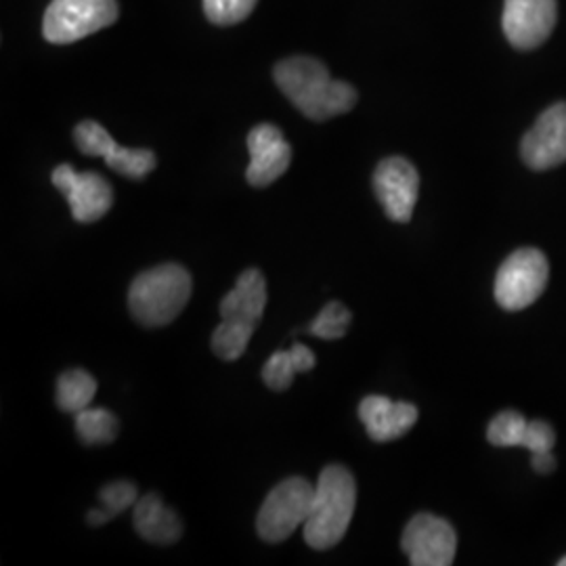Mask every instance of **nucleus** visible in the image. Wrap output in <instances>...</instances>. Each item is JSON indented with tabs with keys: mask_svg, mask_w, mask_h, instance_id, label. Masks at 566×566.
<instances>
[{
	"mask_svg": "<svg viewBox=\"0 0 566 566\" xmlns=\"http://www.w3.org/2000/svg\"><path fill=\"white\" fill-rule=\"evenodd\" d=\"M547 280L549 264L542 250H516L495 275V301L506 311H523L544 294Z\"/></svg>",
	"mask_w": 566,
	"mask_h": 566,
	"instance_id": "obj_5",
	"label": "nucleus"
},
{
	"mask_svg": "<svg viewBox=\"0 0 566 566\" xmlns=\"http://www.w3.org/2000/svg\"><path fill=\"white\" fill-rule=\"evenodd\" d=\"M357 506V483L344 465H325L304 523V542L313 549H329L343 542Z\"/></svg>",
	"mask_w": 566,
	"mask_h": 566,
	"instance_id": "obj_2",
	"label": "nucleus"
},
{
	"mask_svg": "<svg viewBox=\"0 0 566 566\" xmlns=\"http://www.w3.org/2000/svg\"><path fill=\"white\" fill-rule=\"evenodd\" d=\"M74 142L84 156H95L103 160L118 149L116 139L103 128L99 122L95 120L81 122L74 130Z\"/></svg>",
	"mask_w": 566,
	"mask_h": 566,
	"instance_id": "obj_21",
	"label": "nucleus"
},
{
	"mask_svg": "<svg viewBox=\"0 0 566 566\" xmlns=\"http://www.w3.org/2000/svg\"><path fill=\"white\" fill-rule=\"evenodd\" d=\"M105 164L122 177L139 181L156 168V156L151 149H130L118 145V149L105 158Z\"/></svg>",
	"mask_w": 566,
	"mask_h": 566,
	"instance_id": "obj_20",
	"label": "nucleus"
},
{
	"mask_svg": "<svg viewBox=\"0 0 566 566\" xmlns=\"http://www.w3.org/2000/svg\"><path fill=\"white\" fill-rule=\"evenodd\" d=\"M528 168L547 170L566 163V103L547 107L521 143Z\"/></svg>",
	"mask_w": 566,
	"mask_h": 566,
	"instance_id": "obj_11",
	"label": "nucleus"
},
{
	"mask_svg": "<svg viewBox=\"0 0 566 566\" xmlns=\"http://www.w3.org/2000/svg\"><path fill=\"white\" fill-rule=\"evenodd\" d=\"M315 486L303 479L292 476L275 486L259 512L256 531L266 544H282L298 526H304Z\"/></svg>",
	"mask_w": 566,
	"mask_h": 566,
	"instance_id": "obj_6",
	"label": "nucleus"
},
{
	"mask_svg": "<svg viewBox=\"0 0 566 566\" xmlns=\"http://www.w3.org/2000/svg\"><path fill=\"white\" fill-rule=\"evenodd\" d=\"M558 566H566V556L565 558H560V560H558Z\"/></svg>",
	"mask_w": 566,
	"mask_h": 566,
	"instance_id": "obj_28",
	"label": "nucleus"
},
{
	"mask_svg": "<svg viewBox=\"0 0 566 566\" xmlns=\"http://www.w3.org/2000/svg\"><path fill=\"white\" fill-rule=\"evenodd\" d=\"M531 465H533V470H535L537 474H552V472L556 470V458L552 455V451H547V453H535V455L531 458Z\"/></svg>",
	"mask_w": 566,
	"mask_h": 566,
	"instance_id": "obj_27",
	"label": "nucleus"
},
{
	"mask_svg": "<svg viewBox=\"0 0 566 566\" xmlns=\"http://www.w3.org/2000/svg\"><path fill=\"white\" fill-rule=\"evenodd\" d=\"M273 78L283 95L308 120L324 122L350 112L357 91L348 82L334 81L329 70L315 57H290L275 65Z\"/></svg>",
	"mask_w": 566,
	"mask_h": 566,
	"instance_id": "obj_1",
	"label": "nucleus"
},
{
	"mask_svg": "<svg viewBox=\"0 0 566 566\" xmlns=\"http://www.w3.org/2000/svg\"><path fill=\"white\" fill-rule=\"evenodd\" d=\"M266 306V282L259 269H248L238 277L235 287L221 301V317L259 325Z\"/></svg>",
	"mask_w": 566,
	"mask_h": 566,
	"instance_id": "obj_16",
	"label": "nucleus"
},
{
	"mask_svg": "<svg viewBox=\"0 0 566 566\" xmlns=\"http://www.w3.org/2000/svg\"><path fill=\"white\" fill-rule=\"evenodd\" d=\"M401 547L413 566H449L455 558L458 535L446 518L418 514L405 526Z\"/></svg>",
	"mask_w": 566,
	"mask_h": 566,
	"instance_id": "obj_7",
	"label": "nucleus"
},
{
	"mask_svg": "<svg viewBox=\"0 0 566 566\" xmlns=\"http://www.w3.org/2000/svg\"><path fill=\"white\" fill-rule=\"evenodd\" d=\"M99 500H102L99 510L105 514L107 521H112L126 507H135L139 500V491L128 481H114V483L103 486L99 491Z\"/></svg>",
	"mask_w": 566,
	"mask_h": 566,
	"instance_id": "obj_25",
	"label": "nucleus"
},
{
	"mask_svg": "<svg viewBox=\"0 0 566 566\" xmlns=\"http://www.w3.org/2000/svg\"><path fill=\"white\" fill-rule=\"evenodd\" d=\"M350 319L353 315L343 303H327L308 327V332L322 340H340L350 327Z\"/></svg>",
	"mask_w": 566,
	"mask_h": 566,
	"instance_id": "obj_22",
	"label": "nucleus"
},
{
	"mask_svg": "<svg viewBox=\"0 0 566 566\" xmlns=\"http://www.w3.org/2000/svg\"><path fill=\"white\" fill-rule=\"evenodd\" d=\"M118 418L99 407H86L76 413V432L84 446H107L118 437Z\"/></svg>",
	"mask_w": 566,
	"mask_h": 566,
	"instance_id": "obj_18",
	"label": "nucleus"
},
{
	"mask_svg": "<svg viewBox=\"0 0 566 566\" xmlns=\"http://www.w3.org/2000/svg\"><path fill=\"white\" fill-rule=\"evenodd\" d=\"M97 395L95 378L84 369H70L57 380V405L65 413H78L91 407Z\"/></svg>",
	"mask_w": 566,
	"mask_h": 566,
	"instance_id": "obj_17",
	"label": "nucleus"
},
{
	"mask_svg": "<svg viewBox=\"0 0 566 566\" xmlns=\"http://www.w3.org/2000/svg\"><path fill=\"white\" fill-rule=\"evenodd\" d=\"M556 18V0H506L502 28L512 46L531 51L549 39Z\"/></svg>",
	"mask_w": 566,
	"mask_h": 566,
	"instance_id": "obj_10",
	"label": "nucleus"
},
{
	"mask_svg": "<svg viewBox=\"0 0 566 566\" xmlns=\"http://www.w3.org/2000/svg\"><path fill=\"white\" fill-rule=\"evenodd\" d=\"M259 0H203V13L217 25H235L248 20Z\"/></svg>",
	"mask_w": 566,
	"mask_h": 566,
	"instance_id": "obj_23",
	"label": "nucleus"
},
{
	"mask_svg": "<svg viewBox=\"0 0 566 566\" xmlns=\"http://www.w3.org/2000/svg\"><path fill=\"white\" fill-rule=\"evenodd\" d=\"M256 325L238 322V319H223V324L217 325L212 334V350L223 361H238L245 353L250 338L254 334Z\"/></svg>",
	"mask_w": 566,
	"mask_h": 566,
	"instance_id": "obj_19",
	"label": "nucleus"
},
{
	"mask_svg": "<svg viewBox=\"0 0 566 566\" xmlns=\"http://www.w3.org/2000/svg\"><path fill=\"white\" fill-rule=\"evenodd\" d=\"M250 164L245 179L252 187H269L282 179L292 163V147L273 124H259L248 135Z\"/></svg>",
	"mask_w": 566,
	"mask_h": 566,
	"instance_id": "obj_12",
	"label": "nucleus"
},
{
	"mask_svg": "<svg viewBox=\"0 0 566 566\" xmlns=\"http://www.w3.org/2000/svg\"><path fill=\"white\" fill-rule=\"evenodd\" d=\"M290 350L294 355V361L298 365V371H311L315 367V353L308 346L296 343Z\"/></svg>",
	"mask_w": 566,
	"mask_h": 566,
	"instance_id": "obj_26",
	"label": "nucleus"
},
{
	"mask_svg": "<svg viewBox=\"0 0 566 566\" xmlns=\"http://www.w3.org/2000/svg\"><path fill=\"white\" fill-rule=\"evenodd\" d=\"M359 418L371 441L388 443L413 428L418 422V407L380 395H369L359 405Z\"/></svg>",
	"mask_w": 566,
	"mask_h": 566,
	"instance_id": "obj_14",
	"label": "nucleus"
},
{
	"mask_svg": "<svg viewBox=\"0 0 566 566\" xmlns=\"http://www.w3.org/2000/svg\"><path fill=\"white\" fill-rule=\"evenodd\" d=\"M191 287V275L181 264L166 263L147 269L130 285V313L145 327L172 324L189 303Z\"/></svg>",
	"mask_w": 566,
	"mask_h": 566,
	"instance_id": "obj_3",
	"label": "nucleus"
},
{
	"mask_svg": "<svg viewBox=\"0 0 566 566\" xmlns=\"http://www.w3.org/2000/svg\"><path fill=\"white\" fill-rule=\"evenodd\" d=\"M133 523L143 539L151 544H175L182 535L181 518L166 506L158 493H147L137 500Z\"/></svg>",
	"mask_w": 566,
	"mask_h": 566,
	"instance_id": "obj_15",
	"label": "nucleus"
},
{
	"mask_svg": "<svg viewBox=\"0 0 566 566\" xmlns=\"http://www.w3.org/2000/svg\"><path fill=\"white\" fill-rule=\"evenodd\" d=\"M51 179L65 196L72 217L78 223L99 221L114 203L112 185L97 172H76L70 164H61L53 170Z\"/></svg>",
	"mask_w": 566,
	"mask_h": 566,
	"instance_id": "obj_8",
	"label": "nucleus"
},
{
	"mask_svg": "<svg viewBox=\"0 0 566 566\" xmlns=\"http://www.w3.org/2000/svg\"><path fill=\"white\" fill-rule=\"evenodd\" d=\"M374 191L390 221L409 223L420 193V175L401 156L386 158L374 172Z\"/></svg>",
	"mask_w": 566,
	"mask_h": 566,
	"instance_id": "obj_9",
	"label": "nucleus"
},
{
	"mask_svg": "<svg viewBox=\"0 0 566 566\" xmlns=\"http://www.w3.org/2000/svg\"><path fill=\"white\" fill-rule=\"evenodd\" d=\"M301 374L298 365L294 361L292 350H277L269 357V361L263 367L264 385L269 386L271 390H287L294 376Z\"/></svg>",
	"mask_w": 566,
	"mask_h": 566,
	"instance_id": "obj_24",
	"label": "nucleus"
},
{
	"mask_svg": "<svg viewBox=\"0 0 566 566\" xmlns=\"http://www.w3.org/2000/svg\"><path fill=\"white\" fill-rule=\"evenodd\" d=\"M118 20L116 0H53L42 20V34L53 44L82 41Z\"/></svg>",
	"mask_w": 566,
	"mask_h": 566,
	"instance_id": "obj_4",
	"label": "nucleus"
},
{
	"mask_svg": "<svg viewBox=\"0 0 566 566\" xmlns=\"http://www.w3.org/2000/svg\"><path fill=\"white\" fill-rule=\"evenodd\" d=\"M486 439L495 447H525L531 455L547 453L556 446V432L552 426L542 420L528 422L523 413L512 409L497 413L491 420Z\"/></svg>",
	"mask_w": 566,
	"mask_h": 566,
	"instance_id": "obj_13",
	"label": "nucleus"
}]
</instances>
